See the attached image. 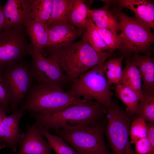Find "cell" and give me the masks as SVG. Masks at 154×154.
Returning <instances> with one entry per match:
<instances>
[{"label": "cell", "mask_w": 154, "mask_h": 154, "mask_svg": "<svg viewBox=\"0 0 154 154\" xmlns=\"http://www.w3.org/2000/svg\"><path fill=\"white\" fill-rule=\"evenodd\" d=\"M88 9L84 0H70L68 16V23L84 32L88 24Z\"/></svg>", "instance_id": "20"}, {"label": "cell", "mask_w": 154, "mask_h": 154, "mask_svg": "<svg viewBox=\"0 0 154 154\" xmlns=\"http://www.w3.org/2000/svg\"><path fill=\"white\" fill-rule=\"evenodd\" d=\"M129 129L130 143L134 144L138 140L147 136V126L145 121L139 117L133 119Z\"/></svg>", "instance_id": "29"}, {"label": "cell", "mask_w": 154, "mask_h": 154, "mask_svg": "<svg viewBox=\"0 0 154 154\" xmlns=\"http://www.w3.org/2000/svg\"><path fill=\"white\" fill-rule=\"evenodd\" d=\"M4 21L5 17L3 11V6L1 5L0 2V33L2 31Z\"/></svg>", "instance_id": "33"}, {"label": "cell", "mask_w": 154, "mask_h": 154, "mask_svg": "<svg viewBox=\"0 0 154 154\" xmlns=\"http://www.w3.org/2000/svg\"><path fill=\"white\" fill-rule=\"evenodd\" d=\"M133 118L141 117L145 121L154 122V94L143 93Z\"/></svg>", "instance_id": "26"}, {"label": "cell", "mask_w": 154, "mask_h": 154, "mask_svg": "<svg viewBox=\"0 0 154 154\" xmlns=\"http://www.w3.org/2000/svg\"><path fill=\"white\" fill-rule=\"evenodd\" d=\"M88 24L82 38L87 42L97 52L102 53L110 50L93 26V23L88 15Z\"/></svg>", "instance_id": "23"}, {"label": "cell", "mask_w": 154, "mask_h": 154, "mask_svg": "<svg viewBox=\"0 0 154 154\" xmlns=\"http://www.w3.org/2000/svg\"><path fill=\"white\" fill-rule=\"evenodd\" d=\"M37 125L39 133L47 139L56 154H80L61 137L52 135L48 130L40 125Z\"/></svg>", "instance_id": "22"}, {"label": "cell", "mask_w": 154, "mask_h": 154, "mask_svg": "<svg viewBox=\"0 0 154 154\" xmlns=\"http://www.w3.org/2000/svg\"><path fill=\"white\" fill-rule=\"evenodd\" d=\"M48 26V42L46 47H58L73 42L77 38L81 37L84 32L69 23H59Z\"/></svg>", "instance_id": "14"}, {"label": "cell", "mask_w": 154, "mask_h": 154, "mask_svg": "<svg viewBox=\"0 0 154 154\" xmlns=\"http://www.w3.org/2000/svg\"><path fill=\"white\" fill-rule=\"evenodd\" d=\"M25 26L5 29L0 33V68L25 60L33 49L27 39Z\"/></svg>", "instance_id": "9"}, {"label": "cell", "mask_w": 154, "mask_h": 154, "mask_svg": "<svg viewBox=\"0 0 154 154\" xmlns=\"http://www.w3.org/2000/svg\"><path fill=\"white\" fill-rule=\"evenodd\" d=\"M70 0H52V12L48 25L59 23H68V13Z\"/></svg>", "instance_id": "27"}, {"label": "cell", "mask_w": 154, "mask_h": 154, "mask_svg": "<svg viewBox=\"0 0 154 154\" xmlns=\"http://www.w3.org/2000/svg\"><path fill=\"white\" fill-rule=\"evenodd\" d=\"M108 4L100 8L89 9L88 15L97 27L108 29L117 33L119 31L118 22L109 10Z\"/></svg>", "instance_id": "18"}, {"label": "cell", "mask_w": 154, "mask_h": 154, "mask_svg": "<svg viewBox=\"0 0 154 154\" xmlns=\"http://www.w3.org/2000/svg\"><path fill=\"white\" fill-rule=\"evenodd\" d=\"M123 56L112 59L105 62L103 66L104 71L109 86L112 84H119L122 73V61Z\"/></svg>", "instance_id": "24"}, {"label": "cell", "mask_w": 154, "mask_h": 154, "mask_svg": "<svg viewBox=\"0 0 154 154\" xmlns=\"http://www.w3.org/2000/svg\"><path fill=\"white\" fill-rule=\"evenodd\" d=\"M107 109L96 101L83 99L80 102L60 112L49 114L30 113L35 123L49 130H56L68 125L74 126L91 124L105 117Z\"/></svg>", "instance_id": "2"}, {"label": "cell", "mask_w": 154, "mask_h": 154, "mask_svg": "<svg viewBox=\"0 0 154 154\" xmlns=\"http://www.w3.org/2000/svg\"><path fill=\"white\" fill-rule=\"evenodd\" d=\"M52 5V0H33L31 18L47 23L50 17Z\"/></svg>", "instance_id": "25"}, {"label": "cell", "mask_w": 154, "mask_h": 154, "mask_svg": "<svg viewBox=\"0 0 154 154\" xmlns=\"http://www.w3.org/2000/svg\"><path fill=\"white\" fill-rule=\"evenodd\" d=\"M18 154H54L52 148L39 132L36 124L28 125L24 138L19 145Z\"/></svg>", "instance_id": "13"}, {"label": "cell", "mask_w": 154, "mask_h": 154, "mask_svg": "<svg viewBox=\"0 0 154 154\" xmlns=\"http://www.w3.org/2000/svg\"><path fill=\"white\" fill-rule=\"evenodd\" d=\"M24 113L17 111L6 116L0 126V149L6 146L15 152L25 135L20 127V121Z\"/></svg>", "instance_id": "11"}, {"label": "cell", "mask_w": 154, "mask_h": 154, "mask_svg": "<svg viewBox=\"0 0 154 154\" xmlns=\"http://www.w3.org/2000/svg\"><path fill=\"white\" fill-rule=\"evenodd\" d=\"M134 144L136 154H154V150L147 137L138 140Z\"/></svg>", "instance_id": "31"}, {"label": "cell", "mask_w": 154, "mask_h": 154, "mask_svg": "<svg viewBox=\"0 0 154 154\" xmlns=\"http://www.w3.org/2000/svg\"><path fill=\"white\" fill-rule=\"evenodd\" d=\"M45 48L48 54V58L58 62L69 81H72L105 62L110 55L108 52H97L82 38L59 47Z\"/></svg>", "instance_id": "1"}, {"label": "cell", "mask_w": 154, "mask_h": 154, "mask_svg": "<svg viewBox=\"0 0 154 154\" xmlns=\"http://www.w3.org/2000/svg\"><path fill=\"white\" fill-rule=\"evenodd\" d=\"M148 122L146 123L147 129V137L152 149L154 150V125L153 123Z\"/></svg>", "instance_id": "32"}, {"label": "cell", "mask_w": 154, "mask_h": 154, "mask_svg": "<svg viewBox=\"0 0 154 154\" xmlns=\"http://www.w3.org/2000/svg\"><path fill=\"white\" fill-rule=\"evenodd\" d=\"M116 2L121 7L129 9L135 17L151 28H154V5L151 1L145 0H121Z\"/></svg>", "instance_id": "15"}, {"label": "cell", "mask_w": 154, "mask_h": 154, "mask_svg": "<svg viewBox=\"0 0 154 154\" xmlns=\"http://www.w3.org/2000/svg\"><path fill=\"white\" fill-rule=\"evenodd\" d=\"M105 62L95 66L72 81L68 92L78 98L95 100L107 109L112 104L113 93L110 89L103 69Z\"/></svg>", "instance_id": "5"}, {"label": "cell", "mask_w": 154, "mask_h": 154, "mask_svg": "<svg viewBox=\"0 0 154 154\" xmlns=\"http://www.w3.org/2000/svg\"><path fill=\"white\" fill-rule=\"evenodd\" d=\"M116 86V95L125 105V112L128 116L130 118L133 117L140 98L131 88L121 84H118Z\"/></svg>", "instance_id": "21"}, {"label": "cell", "mask_w": 154, "mask_h": 154, "mask_svg": "<svg viewBox=\"0 0 154 154\" xmlns=\"http://www.w3.org/2000/svg\"><path fill=\"white\" fill-rule=\"evenodd\" d=\"M93 26L110 50V52L120 49L122 40L120 34L106 29L97 27L93 23Z\"/></svg>", "instance_id": "28"}, {"label": "cell", "mask_w": 154, "mask_h": 154, "mask_svg": "<svg viewBox=\"0 0 154 154\" xmlns=\"http://www.w3.org/2000/svg\"><path fill=\"white\" fill-rule=\"evenodd\" d=\"M106 134L112 154H136L129 139L131 118L116 102L107 109Z\"/></svg>", "instance_id": "8"}, {"label": "cell", "mask_w": 154, "mask_h": 154, "mask_svg": "<svg viewBox=\"0 0 154 154\" xmlns=\"http://www.w3.org/2000/svg\"><path fill=\"white\" fill-rule=\"evenodd\" d=\"M30 55L32 58V70L35 82L52 83L61 88L69 80L58 62L44 57L42 52L32 49Z\"/></svg>", "instance_id": "10"}, {"label": "cell", "mask_w": 154, "mask_h": 154, "mask_svg": "<svg viewBox=\"0 0 154 154\" xmlns=\"http://www.w3.org/2000/svg\"><path fill=\"white\" fill-rule=\"evenodd\" d=\"M10 98L11 111H17L35 83L31 62L24 60L2 69Z\"/></svg>", "instance_id": "7"}, {"label": "cell", "mask_w": 154, "mask_h": 154, "mask_svg": "<svg viewBox=\"0 0 154 154\" xmlns=\"http://www.w3.org/2000/svg\"><path fill=\"white\" fill-rule=\"evenodd\" d=\"M33 1V0H7L3 6L5 21L2 31L24 26L26 22L31 18Z\"/></svg>", "instance_id": "12"}, {"label": "cell", "mask_w": 154, "mask_h": 154, "mask_svg": "<svg viewBox=\"0 0 154 154\" xmlns=\"http://www.w3.org/2000/svg\"><path fill=\"white\" fill-rule=\"evenodd\" d=\"M82 99L76 98L60 87L50 82L34 83L22 104L17 111L24 113L49 114L56 113L79 103Z\"/></svg>", "instance_id": "3"}, {"label": "cell", "mask_w": 154, "mask_h": 154, "mask_svg": "<svg viewBox=\"0 0 154 154\" xmlns=\"http://www.w3.org/2000/svg\"><path fill=\"white\" fill-rule=\"evenodd\" d=\"M137 66L141 77L143 93L154 94V59L148 55L135 53L132 60Z\"/></svg>", "instance_id": "16"}, {"label": "cell", "mask_w": 154, "mask_h": 154, "mask_svg": "<svg viewBox=\"0 0 154 154\" xmlns=\"http://www.w3.org/2000/svg\"><path fill=\"white\" fill-rule=\"evenodd\" d=\"M123 70L119 84L127 86L133 90L141 100L143 96L142 89V80L140 72L134 62L127 59Z\"/></svg>", "instance_id": "19"}, {"label": "cell", "mask_w": 154, "mask_h": 154, "mask_svg": "<svg viewBox=\"0 0 154 154\" xmlns=\"http://www.w3.org/2000/svg\"><path fill=\"white\" fill-rule=\"evenodd\" d=\"M24 26L33 49L42 52L43 49L47 46L48 42L47 23L31 18L26 22Z\"/></svg>", "instance_id": "17"}, {"label": "cell", "mask_w": 154, "mask_h": 154, "mask_svg": "<svg viewBox=\"0 0 154 154\" xmlns=\"http://www.w3.org/2000/svg\"><path fill=\"white\" fill-rule=\"evenodd\" d=\"M0 68V107L4 108L7 112H11L10 98L8 89L2 75V69Z\"/></svg>", "instance_id": "30"}, {"label": "cell", "mask_w": 154, "mask_h": 154, "mask_svg": "<svg viewBox=\"0 0 154 154\" xmlns=\"http://www.w3.org/2000/svg\"><path fill=\"white\" fill-rule=\"evenodd\" d=\"M122 40L120 50L127 53H139L148 50L154 41L151 28L136 17L122 12H116Z\"/></svg>", "instance_id": "6"}, {"label": "cell", "mask_w": 154, "mask_h": 154, "mask_svg": "<svg viewBox=\"0 0 154 154\" xmlns=\"http://www.w3.org/2000/svg\"><path fill=\"white\" fill-rule=\"evenodd\" d=\"M11 154L8 153V154Z\"/></svg>", "instance_id": "34"}, {"label": "cell", "mask_w": 154, "mask_h": 154, "mask_svg": "<svg viewBox=\"0 0 154 154\" xmlns=\"http://www.w3.org/2000/svg\"><path fill=\"white\" fill-rule=\"evenodd\" d=\"M105 118L106 116L90 124L66 125L52 131L80 154H112L108 149L104 141Z\"/></svg>", "instance_id": "4"}]
</instances>
